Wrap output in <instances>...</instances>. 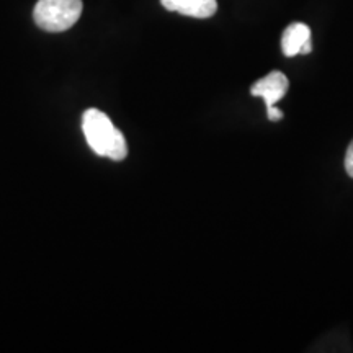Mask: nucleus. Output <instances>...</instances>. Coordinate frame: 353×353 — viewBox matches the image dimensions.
Here are the masks:
<instances>
[{
	"label": "nucleus",
	"mask_w": 353,
	"mask_h": 353,
	"mask_svg": "<svg viewBox=\"0 0 353 353\" xmlns=\"http://www.w3.org/2000/svg\"><path fill=\"white\" fill-rule=\"evenodd\" d=\"M82 130L88 145L97 156H105L112 161H123L128 156L125 136L100 110L90 108L83 113Z\"/></svg>",
	"instance_id": "f257e3e1"
},
{
	"label": "nucleus",
	"mask_w": 353,
	"mask_h": 353,
	"mask_svg": "<svg viewBox=\"0 0 353 353\" xmlns=\"http://www.w3.org/2000/svg\"><path fill=\"white\" fill-rule=\"evenodd\" d=\"M82 13V0H38L33 19L39 28L61 33L77 23Z\"/></svg>",
	"instance_id": "f03ea898"
},
{
	"label": "nucleus",
	"mask_w": 353,
	"mask_h": 353,
	"mask_svg": "<svg viewBox=\"0 0 353 353\" xmlns=\"http://www.w3.org/2000/svg\"><path fill=\"white\" fill-rule=\"evenodd\" d=\"M288 88V77L283 72H280V70H272L268 76H265L263 79H260V81L254 83L252 88H250V94L263 99L267 110H270L283 99Z\"/></svg>",
	"instance_id": "7ed1b4c3"
},
{
	"label": "nucleus",
	"mask_w": 353,
	"mask_h": 353,
	"mask_svg": "<svg viewBox=\"0 0 353 353\" xmlns=\"http://www.w3.org/2000/svg\"><path fill=\"white\" fill-rule=\"evenodd\" d=\"M281 50L288 57L309 54L312 51L311 28L306 23H291L286 26L283 38H281Z\"/></svg>",
	"instance_id": "20e7f679"
},
{
	"label": "nucleus",
	"mask_w": 353,
	"mask_h": 353,
	"mask_svg": "<svg viewBox=\"0 0 353 353\" xmlns=\"http://www.w3.org/2000/svg\"><path fill=\"white\" fill-rule=\"evenodd\" d=\"M169 12H179L193 19H210L218 10L216 0H161Z\"/></svg>",
	"instance_id": "39448f33"
},
{
	"label": "nucleus",
	"mask_w": 353,
	"mask_h": 353,
	"mask_svg": "<svg viewBox=\"0 0 353 353\" xmlns=\"http://www.w3.org/2000/svg\"><path fill=\"white\" fill-rule=\"evenodd\" d=\"M345 170L347 174L353 179V141L350 143V145H348L347 154H345Z\"/></svg>",
	"instance_id": "423d86ee"
},
{
	"label": "nucleus",
	"mask_w": 353,
	"mask_h": 353,
	"mask_svg": "<svg viewBox=\"0 0 353 353\" xmlns=\"http://www.w3.org/2000/svg\"><path fill=\"white\" fill-rule=\"evenodd\" d=\"M267 117H268V120H272V121H280L281 118H283V112H281V110H278L276 107H273L270 110H267Z\"/></svg>",
	"instance_id": "0eeeda50"
}]
</instances>
